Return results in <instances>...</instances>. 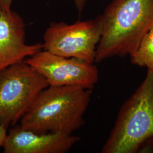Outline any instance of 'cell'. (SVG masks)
I'll return each instance as SVG.
<instances>
[{"instance_id":"obj_1","label":"cell","mask_w":153,"mask_h":153,"mask_svg":"<svg viewBox=\"0 0 153 153\" xmlns=\"http://www.w3.org/2000/svg\"><path fill=\"white\" fill-rule=\"evenodd\" d=\"M99 17L102 35L95 62L130 55L153 27V0H113Z\"/></svg>"},{"instance_id":"obj_2","label":"cell","mask_w":153,"mask_h":153,"mask_svg":"<svg viewBox=\"0 0 153 153\" xmlns=\"http://www.w3.org/2000/svg\"><path fill=\"white\" fill-rule=\"evenodd\" d=\"M91 95V90L79 86H49L23 116L20 126L38 133L72 134L85 123Z\"/></svg>"},{"instance_id":"obj_3","label":"cell","mask_w":153,"mask_h":153,"mask_svg":"<svg viewBox=\"0 0 153 153\" xmlns=\"http://www.w3.org/2000/svg\"><path fill=\"white\" fill-rule=\"evenodd\" d=\"M153 146V70L123 104L102 153H136Z\"/></svg>"},{"instance_id":"obj_4","label":"cell","mask_w":153,"mask_h":153,"mask_svg":"<svg viewBox=\"0 0 153 153\" xmlns=\"http://www.w3.org/2000/svg\"><path fill=\"white\" fill-rule=\"evenodd\" d=\"M44 76L25 60L0 72V125L16 126L42 90Z\"/></svg>"},{"instance_id":"obj_5","label":"cell","mask_w":153,"mask_h":153,"mask_svg":"<svg viewBox=\"0 0 153 153\" xmlns=\"http://www.w3.org/2000/svg\"><path fill=\"white\" fill-rule=\"evenodd\" d=\"M101 35L99 16L70 25L52 22L44 33L43 47L53 54L94 64Z\"/></svg>"},{"instance_id":"obj_6","label":"cell","mask_w":153,"mask_h":153,"mask_svg":"<svg viewBox=\"0 0 153 153\" xmlns=\"http://www.w3.org/2000/svg\"><path fill=\"white\" fill-rule=\"evenodd\" d=\"M25 61L44 76L49 86H76L91 90L98 82L97 67L79 59L42 49Z\"/></svg>"},{"instance_id":"obj_7","label":"cell","mask_w":153,"mask_h":153,"mask_svg":"<svg viewBox=\"0 0 153 153\" xmlns=\"http://www.w3.org/2000/svg\"><path fill=\"white\" fill-rule=\"evenodd\" d=\"M43 49V44H26V25L11 10H0V72Z\"/></svg>"},{"instance_id":"obj_8","label":"cell","mask_w":153,"mask_h":153,"mask_svg":"<svg viewBox=\"0 0 153 153\" xmlns=\"http://www.w3.org/2000/svg\"><path fill=\"white\" fill-rule=\"evenodd\" d=\"M79 140L72 134L38 133L19 126L7 134L2 148L5 153H65Z\"/></svg>"},{"instance_id":"obj_9","label":"cell","mask_w":153,"mask_h":153,"mask_svg":"<svg viewBox=\"0 0 153 153\" xmlns=\"http://www.w3.org/2000/svg\"><path fill=\"white\" fill-rule=\"evenodd\" d=\"M129 56L133 64L153 70V27L143 36L136 49Z\"/></svg>"},{"instance_id":"obj_10","label":"cell","mask_w":153,"mask_h":153,"mask_svg":"<svg viewBox=\"0 0 153 153\" xmlns=\"http://www.w3.org/2000/svg\"><path fill=\"white\" fill-rule=\"evenodd\" d=\"M13 0H0V10L10 11L11 10V5Z\"/></svg>"},{"instance_id":"obj_11","label":"cell","mask_w":153,"mask_h":153,"mask_svg":"<svg viewBox=\"0 0 153 153\" xmlns=\"http://www.w3.org/2000/svg\"><path fill=\"white\" fill-rule=\"evenodd\" d=\"M7 128L2 125H0V148L3 146L7 136Z\"/></svg>"},{"instance_id":"obj_12","label":"cell","mask_w":153,"mask_h":153,"mask_svg":"<svg viewBox=\"0 0 153 153\" xmlns=\"http://www.w3.org/2000/svg\"><path fill=\"white\" fill-rule=\"evenodd\" d=\"M73 1L76 7L77 10L79 13H81L83 10L85 6L86 5V2L88 1V0H73Z\"/></svg>"}]
</instances>
